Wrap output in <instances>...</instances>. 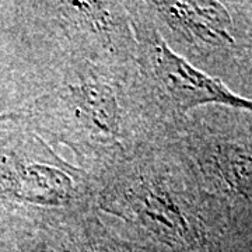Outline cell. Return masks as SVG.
I'll use <instances>...</instances> for the list:
<instances>
[{
	"label": "cell",
	"mask_w": 252,
	"mask_h": 252,
	"mask_svg": "<svg viewBox=\"0 0 252 252\" xmlns=\"http://www.w3.org/2000/svg\"><path fill=\"white\" fill-rule=\"evenodd\" d=\"M91 178L97 215L129 243L147 252H224L230 212L202 188L177 139Z\"/></svg>",
	"instance_id": "1"
},
{
	"label": "cell",
	"mask_w": 252,
	"mask_h": 252,
	"mask_svg": "<svg viewBox=\"0 0 252 252\" xmlns=\"http://www.w3.org/2000/svg\"><path fill=\"white\" fill-rule=\"evenodd\" d=\"M23 111L28 127L49 144L70 149L76 165L91 177L178 137L158 114L137 67L122 72L61 63L56 83Z\"/></svg>",
	"instance_id": "2"
},
{
	"label": "cell",
	"mask_w": 252,
	"mask_h": 252,
	"mask_svg": "<svg viewBox=\"0 0 252 252\" xmlns=\"http://www.w3.org/2000/svg\"><path fill=\"white\" fill-rule=\"evenodd\" d=\"M95 213L90 174L28 127L24 111L0 126V217L9 228L6 238L35 243Z\"/></svg>",
	"instance_id": "3"
},
{
	"label": "cell",
	"mask_w": 252,
	"mask_h": 252,
	"mask_svg": "<svg viewBox=\"0 0 252 252\" xmlns=\"http://www.w3.org/2000/svg\"><path fill=\"white\" fill-rule=\"evenodd\" d=\"M182 59L243 84L252 49V1H126ZM227 84V83H225Z\"/></svg>",
	"instance_id": "4"
},
{
	"label": "cell",
	"mask_w": 252,
	"mask_h": 252,
	"mask_svg": "<svg viewBox=\"0 0 252 252\" xmlns=\"http://www.w3.org/2000/svg\"><path fill=\"white\" fill-rule=\"evenodd\" d=\"M178 144L202 188L224 203L231 219L252 210V112L220 105L195 109Z\"/></svg>",
	"instance_id": "5"
},
{
	"label": "cell",
	"mask_w": 252,
	"mask_h": 252,
	"mask_svg": "<svg viewBox=\"0 0 252 252\" xmlns=\"http://www.w3.org/2000/svg\"><path fill=\"white\" fill-rule=\"evenodd\" d=\"M127 10L137 42L139 76L158 114L177 136L189 114L202 107L220 105L252 112L251 98L237 94L224 81L182 59L144 18Z\"/></svg>",
	"instance_id": "6"
},
{
	"label": "cell",
	"mask_w": 252,
	"mask_h": 252,
	"mask_svg": "<svg viewBox=\"0 0 252 252\" xmlns=\"http://www.w3.org/2000/svg\"><path fill=\"white\" fill-rule=\"evenodd\" d=\"M48 32L61 51V63H84L112 70L137 67L133 21L125 1L35 3Z\"/></svg>",
	"instance_id": "7"
},
{
	"label": "cell",
	"mask_w": 252,
	"mask_h": 252,
	"mask_svg": "<svg viewBox=\"0 0 252 252\" xmlns=\"http://www.w3.org/2000/svg\"><path fill=\"white\" fill-rule=\"evenodd\" d=\"M35 252H147L119 235L98 215L34 243Z\"/></svg>",
	"instance_id": "8"
},
{
	"label": "cell",
	"mask_w": 252,
	"mask_h": 252,
	"mask_svg": "<svg viewBox=\"0 0 252 252\" xmlns=\"http://www.w3.org/2000/svg\"><path fill=\"white\" fill-rule=\"evenodd\" d=\"M224 252H252V210L231 219Z\"/></svg>",
	"instance_id": "9"
},
{
	"label": "cell",
	"mask_w": 252,
	"mask_h": 252,
	"mask_svg": "<svg viewBox=\"0 0 252 252\" xmlns=\"http://www.w3.org/2000/svg\"><path fill=\"white\" fill-rule=\"evenodd\" d=\"M0 252H35L34 243L17 238H0Z\"/></svg>",
	"instance_id": "10"
},
{
	"label": "cell",
	"mask_w": 252,
	"mask_h": 252,
	"mask_svg": "<svg viewBox=\"0 0 252 252\" xmlns=\"http://www.w3.org/2000/svg\"><path fill=\"white\" fill-rule=\"evenodd\" d=\"M21 115H23L21 109L16 111V112H9V114H0V126L6 125L9 122H13V121H17L18 118H21Z\"/></svg>",
	"instance_id": "11"
},
{
	"label": "cell",
	"mask_w": 252,
	"mask_h": 252,
	"mask_svg": "<svg viewBox=\"0 0 252 252\" xmlns=\"http://www.w3.org/2000/svg\"><path fill=\"white\" fill-rule=\"evenodd\" d=\"M243 86L248 87V89H252V49L251 55H250V61H248V67H247V72H245V76H244Z\"/></svg>",
	"instance_id": "12"
}]
</instances>
